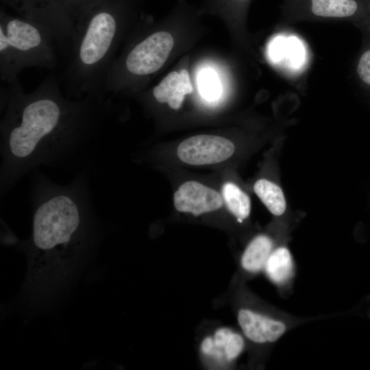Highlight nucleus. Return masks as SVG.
I'll return each mask as SVG.
<instances>
[{"label":"nucleus","mask_w":370,"mask_h":370,"mask_svg":"<svg viewBox=\"0 0 370 370\" xmlns=\"http://www.w3.org/2000/svg\"><path fill=\"white\" fill-rule=\"evenodd\" d=\"M108 101L64 96L53 76L25 92L19 80L1 86V197L41 166H63L87 147Z\"/></svg>","instance_id":"nucleus-1"},{"label":"nucleus","mask_w":370,"mask_h":370,"mask_svg":"<svg viewBox=\"0 0 370 370\" xmlns=\"http://www.w3.org/2000/svg\"><path fill=\"white\" fill-rule=\"evenodd\" d=\"M32 236L26 242L28 268L25 290L44 301L63 288L99 234L88 175L67 184L53 182L39 169L32 171Z\"/></svg>","instance_id":"nucleus-2"},{"label":"nucleus","mask_w":370,"mask_h":370,"mask_svg":"<svg viewBox=\"0 0 370 370\" xmlns=\"http://www.w3.org/2000/svg\"><path fill=\"white\" fill-rule=\"evenodd\" d=\"M125 0H100L77 21L66 69V95L98 99L121 32Z\"/></svg>","instance_id":"nucleus-3"},{"label":"nucleus","mask_w":370,"mask_h":370,"mask_svg":"<svg viewBox=\"0 0 370 370\" xmlns=\"http://www.w3.org/2000/svg\"><path fill=\"white\" fill-rule=\"evenodd\" d=\"M53 35L42 25L23 16L0 14V77L3 84L18 81L28 67L52 69L56 64Z\"/></svg>","instance_id":"nucleus-4"},{"label":"nucleus","mask_w":370,"mask_h":370,"mask_svg":"<svg viewBox=\"0 0 370 370\" xmlns=\"http://www.w3.org/2000/svg\"><path fill=\"white\" fill-rule=\"evenodd\" d=\"M234 152V145L228 139L215 135H197L182 141L177 149V156L190 165L219 163Z\"/></svg>","instance_id":"nucleus-5"},{"label":"nucleus","mask_w":370,"mask_h":370,"mask_svg":"<svg viewBox=\"0 0 370 370\" xmlns=\"http://www.w3.org/2000/svg\"><path fill=\"white\" fill-rule=\"evenodd\" d=\"M237 320L245 336L256 344L275 343L288 329L284 320L247 308L239 310Z\"/></svg>","instance_id":"nucleus-6"},{"label":"nucleus","mask_w":370,"mask_h":370,"mask_svg":"<svg viewBox=\"0 0 370 370\" xmlns=\"http://www.w3.org/2000/svg\"><path fill=\"white\" fill-rule=\"evenodd\" d=\"M173 201L177 210L195 216L216 210L223 205L218 192L196 181L182 184L174 193Z\"/></svg>","instance_id":"nucleus-7"},{"label":"nucleus","mask_w":370,"mask_h":370,"mask_svg":"<svg viewBox=\"0 0 370 370\" xmlns=\"http://www.w3.org/2000/svg\"><path fill=\"white\" fill-rule=\"evenodd\" d=\"M244 347L243 337L227 328L218 329L213 336H207L201 344V351L204 355L225 362L236 359Z\"/></svg>","instance_id":"nucleus-8"},{"label":"nucleus","mask_w":370,"mask_h":370,"mask_svg":"<svg viewBox=\"0 0 370 370\" xmlns=\"http://www.w3.org/2000/svg\"><path fill=\"white\" fill-rule=\"evenodd\" d=\"M193 88L188 72L182 69L180 72L172 71L166 75L160 82L154 86L151 94L159 103H166L174 110L180 108L184 97L190 94Z\"/></svg>","instance_id":"nucleus-9"},{"label":"nucleus","mask_w":370,"mask_h":370,"mask_svg":"<svg viewBox=\"0 0 370 370\" xmlns=\"http://www.w3.org/2000/svg\"><path fill=\"white\" fill-rule=\"evenodd\" d=\"M11 7L19 16L32 20L45 27L53 35L60 28L58 15L50 9L44 0H1Z\"/></svg>","instance_id":"nucleus-10"},{"label":"nucleus","mask_w":370,"mask_h":370,"mask_svg":"<svg viewBox=\"0 0 370 370\" xmlns=\"http://www.w3.org/2000/svg\"><path fill=\"white\" fill-rule=\"evenodd\" d=\"M295 262L289 249L284 246L274 249L266 262L264 271L275 285L285 287L295 275Z\"/></svg>","instance_id":"nucleus-11"},{"label":"nucleus","mask_w":370,"mask_h":370,"mask_svg":"<svg viewBox=\"0 0 370 370\" xmlns=\"http://www.w3.org/2000/svg\"><path fill=\"white\" fill-rule=\"evenodd\" d=\"M273 250L272 240L267 235L256 236L245 248L241 260L242 268L247 273H257L264 270Z\"/></svg>","instance_id":"nucleus-12"},{"label":"nucleus","mask_w":370,"mask_h":370,"mask_svg":"<svg viewBox=\"0 0 370 370\" xmlns=\"http://www.w3.org/2000/svg\"><path fill=\"white\" fill-rule=\"evenodd\" d=\"M254 190L273 214L280 216L284 212L286 201L282 189L278 185L261 179L255 183Z\"/></svg>","instance_id":"nucleus-13"},{"label":"nucleus","mask_w":370,"mask_h":370,"mask_svg":"<svg viewBox=\"0 0 370 370\" xmlns=\"http://www.w3.org/2000/svg\"><path fill=\"white\" fill-rule=\"evenodd\" d=\"M222 194L227 209L239 221L248 217L251 210L250 199L239 187L227 182L223 186Z\"/></svg>","instance_id":"nucleus-14"},{"label":"nucleus","mask_w":370,"mask_h":370,"mask_svg":"<svg viewBox=\"0 0 370 370\" xmlns=\"http://www.w3.org/2000/svg\"><path fill=\"white\" fill-rule=\"evenodd\" d=\"M358 4L356 0H312V12L324 17H349L356 14Z\"/></svg>","instance_id":"nucleus-15"},{"label":"nucleus","mask_w":370,"mask_h":370,"mask_svg":"<svg viewBox=\"0 0 370 370\" xmlns=\"http://www.w3.org/2000/svg\"><path fill=\"white\" fill-rule=\"evenodd\" d=\"M46 5L62 15L75 27L77 21L100 0H44Z\"/></svg>","instance_id":"nucleus-16"},{"label":"nucleus","mask_w":370,"mask_h":370,"mask_svg":"<svg viewBox=\"0 0 370 370\" xmlns=\"http://www.w3.org/2000/svg\"><path fill=\"white\" fill-rule=\"evenodd\" d=\"M198 88L201 96L209 101L221 95V86L217 73L212 69H204L198 75Z\"/></svg>","instance_id":"nucleus-17"},{"label":"nucleus","mask_w":370,"mask_h":370,"mask_svg":"<svg viewBox=\"0 0 370 370\" xmlns=\"http://www.w3.org/2000/svg\"><path fill=\"white\" fill-rule=\"evenodd\" d=\"M356 72L360 81L370 86V48L362 52L359 58Z\"/></svg>","instance_id":"nucleus-18"}]
</instances>
